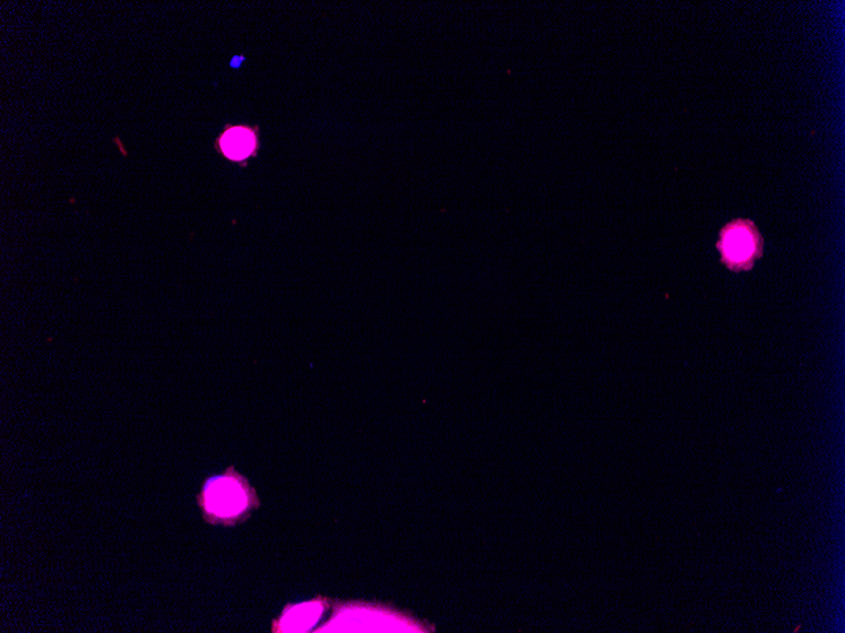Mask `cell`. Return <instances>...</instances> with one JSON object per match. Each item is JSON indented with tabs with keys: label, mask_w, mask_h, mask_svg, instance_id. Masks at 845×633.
Returning a JSON list of instances; mask_svg holds the SVG:
<instances>
[{
	"label": "cell",
	"mask_w": 845,
	"mask_h": 633,
	"mask_svg": "<svg viewBox=\"0 0 845 633\" xmlns=\"http://www.w3.org/2000/svg\"><path fill=\"white\" fill-rule=\"evenodd\" d=\"M717 247L721 264L732 272L750 271L763 255V238L749 219H735L724 225Z\"/></svg>",
	"instance_id": "cell-1"
},
{
	"label": "cell",
	"mask_w": 845,
	"mask_h": 633,
	"mask_svg": "<svg viewBox=\"0 0 845 633\" xmlns=\"http://www.w3.org/2000/svg\"><path fill=\"white\" fill-rule=\"evenodd\" d=\"M252 494L243 476L228 471L206 483L202 505L210 518L229 522L243 516L252 506Z\"/></svg>",
	"instance_id": "cell-2"
},
{
	"label": "cell",
	"mask_w": 845,
	"mask_h": 633,
	"mask_svg": "<svg viewBox=\"0 0 845 633\" xmlns=\"http://www.w3.org/2000/svg\"><path fill=\"white\" fill-rule=\"evenodd\" d=\"M217 149L224 158L235 162L254 158L258 149L256 129L248 126L227 127L217 140Z\"/></svg>",
	"instance_id": "cell-3"
},
{
	"label": "cell",
	"mask_w": 845,
	"mask_h": 633,
	"mask_svg": "<svg viewBox=\"0 0 845 633\" xmlns=\"http://www.w3.org/2000/svg\"><path fill=\"white\" fill-rule=\"evenodd\" d=\"M322 612L321 603H307L295 607L281 620L280 629L282 632H306L313 626Z\"/></svg>",
	"instance_id": "cell-4"
}]
</instances>
